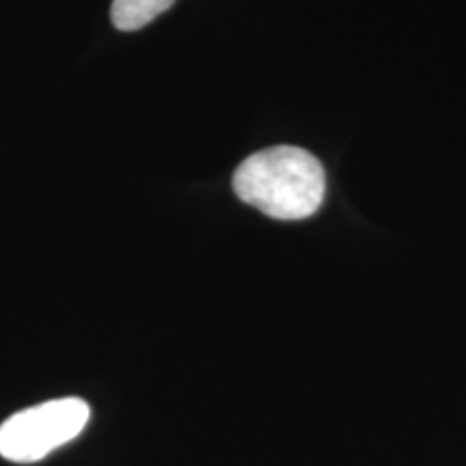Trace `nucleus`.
Instances as JSON below:
<instances>
[{"label":"nucleus","instance_id":"obj_1","mask_svg":"<svg viewBox=\"0 0 466 466\" xmlns=\"http://www.w3.org/2000/svg\"><path fill=\"white\" fill-rule=\"evenodd\" d=\"M233 190L247 206L277 220L313 217L326 195L322 162L294 145L261 149L233 173Z\"/></svg>","mask_w":466,"mask_h":466},{"label":"nucleus","instance_id":"obj_2","mask_svg":"<svg viewBox=\"0 0 466 466\" xmlns=\"http://www.w3.org/2000/svg\"><path fill=\"white\" fill-rule=\"evenodd\" d=\"M89 417L91 408L80 398L25 408L0 425V456L17 464L39 462L83 432Z\"/></svg>","mask_w":466,"mask_h":466},{"label":"nucleus","instance_id":"obj_3","mask_svg":"<svg viewBox=\"0 0 466 466\" xmlns=\"http://www.w3.org/2000/svg\"><path fill=\"white\" fill-rule=\"evenodd\" d=\"M175 0H113L110 17L119 31H138L171 9Z\"/></svg>","mask_w":466,"mask_h":466}]
</instances>
